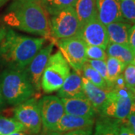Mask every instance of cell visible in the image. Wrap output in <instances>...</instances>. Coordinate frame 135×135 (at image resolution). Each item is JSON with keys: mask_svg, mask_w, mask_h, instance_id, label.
<instances>
[{"mask_svg": "<svg viewBox=\"0 0 135 135\" xmlns=\"http://www.w3.org/2000/svg\"><path fill=\"white\" fill-rule=\"evenodd\" d=\"M118 135H135V134L133 132V131L122 120V124L119 127Z\"/></svg>", "mask_w": 135, "mask_h": 135, "instance_id": "obj_30", "label": "cell"}, {"mask_svg": "<svg viewBox=\"0 0 135 135\" xmlns=\"http://www.w3.org/2000/svg\"><path fill=\"white\" fill-rule=\"evenodd\" d=\"M122 121L135 134V114H131L125 119H122Z\"/></svg>", "mask_w": 135, "mask_h": 135, "instance_id": "obj_32", "label": "cell"}, {"mask_svg": "<svg viewBox=\"0 0 135 135\" xmlns=\"http://www.w3.org/2000/svg\"><path fill=\"white\" fill-rule=\"evenodd\" d=\"M34 1H36V2H40V0H34Z\"/></svg>", "mask_w": 135, "mask_h": 135, "instance_id": "obj_38", "label": "cell"}, {"mask_svg": "<svg viewBox=\"0 0 135 135\" xmlns=\"http://www.w3.org/2000/svg\"><path fill=\"white\" fill-rule=\"evenodd\" d=\"M77 37L86 45L98 46L104 49L107 48L109 43L106 26L101 23L98 16L81 26Z\"/></svg>", "mask_w": 135, "mask_h": 135, "instance_id": "obj_10", "label": "cell"}, {"mask_svg": "<svg viewBox=\"0 0 135 135\" xmlns=\"http://www.w3.org/2000/svg\"><path fill=\"white\" fill-rule=\"evenodd\" d=\"M0 86L5 102L14 106L32 98L36 92L26 68H7L1 74Z\"/></svg>", "mask_w": 135, "mask_h": 135, "instance_id": "obj_3", "label": "cell"}, {"mask_svg": "<svg viewBox=\"0 0 135 135\" xmlns=\"http://www.w3.org/2000/svg\"><path fill=\"white\" fill-rule=\"evenodd\" d=\"M8 26L27 33L47 38L50 20L40 2L34 0H15L4 17Z\"/></svg>", "mask_w": 135, "mask_h": 135, "instance_id": "obj_2", "label": "cell"}, {"mask_svg": "<svg viewBox=\"0 0 135 135\" xmlns=\"http://www.w3.org/2000/svg\"><path fill=\"white\" fill-rule=\"evenodd\" d=\"M107 56H112L120 59L126 65L131 64L135 57V52L129 44L109 42L106 48Z\"/></svg>", "mask_w": 135, "mask_h": 135, "instance_id": "obj_20", "label": "cell"}, {"mask_svg": "<svg viewBox=\"0 0 135 135\" xmlns=\"http://www.w3.org/2000/svg\"><path fill=\"white\" fill-rule=\"evenodd\" d=\"M76 0H40V3L47 14L53 15L69 7H73Z\"/></svg>", "mask_w": 135, "mask_h": 135, "instance_id": "obj_23", "label": "cell"}, {"mask_svg": "<svg viewBox=\"0 0 135 135\" xmlns=\"http://www.w3.org/2000/svg\"><path fill=\"white\" fill-rule=\"evenodd\" d=\"M42 126L45 131H53L65 114L62 98L56 95H46L38 101Z\"/></svg>", "mask_w": 135, "mask_h": 135, "instance_id": "obj_9", "label": "cell"}, {"mask_svg": "<svg viewBox=\"0 0 135 135\" xmlns=\"http://www.w3.org/2000/svg\"><path fill=\"white\" fill-rule=\"evenodd\" d=\"M4 103H5V100H4V98H3V95H2L1 86H0V110L2 109V107L4 105Z\"/></svg>", "mask_w": 135, "mask_h": 135, "instance_id": "obj_34", "label": "cell"}, {"mask_svg": "<svg viewBox=\"0 0 135 135\" xmlns=\"http://www.w3.org/2000/svg\"><path fill=\"white\" fill-rule=\"evenodd\" d=\"M128 44L135 52V24L131 26L130 30H129Z\"/></svg>", "mask_w": 135, "mask_h": 135, "instance_id": "obj_31", "label": "cell"}, {"mask_svg": "<svg viewBox=\"0 0 135 135\" xmlns=\"http://www.w3.org/2000/svg\"><path fill=\"white\" fill-rule=\"evenodd\" d=\"M131 91L132 92V95H133V99H134V101L135 102V87L134 88H133L132 89H131Z\"/></svg>", "mask_w": 135, "mask_h": 135, "instance_id": "obj_36", "label": "cell"}, {"mask_svg": "<svg viewBox=\"0 0 135 135\" xmlns=\"http://www.w3.org/2000/svg\"><path fill=\"white\" fill-rule=\"evenodd\" d=\"M82 79L83 86L85 96L90 101L92 106L95 107V109L98 113L99 110H101V107L103 106V104L106 101L107 93L109 91H107V90L96 86L95 85L89 82L85 77H82Z\"/></svg>", "mask_w": 135, "mask_h": 135, "instance_id": "obj_17", "label": "cell"}, {"mask_svg": "<svg viewBox=\"0 0 135 135\" xmlns=\"http://www.w3.org/2000/svg\"><path fill=\"white\" fill-rule=\"evenodd\" d=\"M80 74H81L82 77H85L89 82L95 85L96 86L103 89L104 90H107V91H110V89H109V87L107 84L105 80L102 77V76L96 70H95L86 62L82 67Z\"/></svg>", "mask_w": 135, "mask_h": 135, "instance_id": "obj_22", "label": "cell"}, {"mask_svg": "<svg viewBox=\"0 0 135 135\" xmlns=\"http://www.w3.org/2000/svg\"><path fill=\"white\" fill-rule=\"evenodd\" d=\"M120 8L124 19L135 24V0H120Z\"/></svg>", "mask_w": 135, "mask_h": 135, "instance_id": "obj_25", "label": "cell"}, {"mask_svg": "<svg viewBox=\"0 0 135 135\" xmlns=\"http://www.w3.org/2000/svg\"><path fill=\"white\" fill-rule=\"evenodd\" d=\"M53 47H54V44L51 42L47 44L46 47H42L35 56L32 60L28 65V66L26 68V73L36 92H40V90L41 89V77L45 67L47 64L49 58L51 56Z\"/></svg>", "mask_w": 135, "mask_h": 135, "instance_id": "obj_11", "label": "cell"}, {"mask_svg": "<svg viewBox=\"0 0 135 135\" xmlns=\"http://www.w3.org/2000/svg\"><path fill=\"white\" fill-rule=\"evenodd\" d=\"M54 44H56L70 67L74 71L80 73L87 59L86 44L78 37L58 40Z\"/></svg>", "mask_w": 135, "mask_h": 135, "instance_id": "obj_8", "label": "cell"}, {"mask_svg": "<svg viewBox=\"0 0 135 135\" xmlns=\"http://www.w3.org/2000/svg\"><path fill=\"white\" fill-rule=\"evenodd\" d=\"M70 73V65L59 50L49 58L41 77V89L47 94L57 92Z\"/></svg>", "mask_w": 135, "mask_h": 135, "instance_id": "obj_5", "label": "cell"}, {"mask_svg": "<svg viewBox=\"0 0 135 135\" xmlns=\"http://www.w3.org/2000/svg\"><path fill=\"white\" fill-rule=\"evenodd\" d=\"M95 122L92 135H118L122 120L99 116Z\"/></svg>", "mask_w": 135, "mask_h": 135, "instance_id": "obj_19", "label": "cell"}, {"mask_svg": "<svg viewBox=\"0 0 135 135\" xmlns=\"http://www.w3.org/2000/svg\"><path fill=\"white\" fill-rule=\"evenodd\" d=\"M73 8L81 26L98 16L96 0H76Z\"/></svg>", "mask_w": 135, "mask_h": 135, "instance_id": "obj_18", "label": "cell"}, {"mask_svg": "<svg viewBox=\"0 0 135 135\" xmlns=\"http://www.w3.org/2000/svg\"><path fill=\"white\" fill-rule=\"evenodd\" d=\"M47 132L44 134V135H62L63 133H60L58 131H46Z\"/></svg>", "mask_w": 135, "mask_h": 135, "instance_id": "obj_33", "label": "cell"}, {"mask_svg": "<svg viewBox=\"0 0 135 135\" xmlns=\"http://www.w3.org/2000/svg\"><path fill=\"white\" fill-rule=\"evenodd\" d=\"M131 64H133L134 65H135V57H134V60H133V62H132V63H131Z\"/></svg>", "mask_w": 135, "mask_h": 135, "instance_id": "obj_37", "label": "cell"}, {"mask_svg": "<svg viewBox=\"0 0 135 135\" xmlns=\"http://www.w3.org/2000/svg\"><path fill=\"white\" fill-rule=\"evenodd\" d=\"M122 75L125 80L126 86L129 89L135 87V65L133 64H128L126 65Z\"/></svg>", "mask_w": 135, "mask_h": 135, "instance_id": "obj_28", "label": "cell"}, {"mask_svg": "<svg viewBox=\"0 0 135 135\" xmlns=\"http://www.w3.org/2000/svg\"><path fill=\"white\" fill-rule=\"evenodd\" d=\"M65 113L88 118H96L98 115L95 107L86 97L62 98Z\"/></svg>", "mask_w": 135, "mask_h": 135, "instance_id": "obj_13", "label": "cell"}, {"mask_svg": "<svg viewBox=\"0 0 135 135\" xmlns=\"http://www.w3.org/2000/svg\"><path fill=\"white\" fill-rule=\"evenodd\" d=\"M98 17L105 26L117 21H127L122 15L120 0H96Z\"/></svg>", "mask_w": 135, "mask_h": 135, "instance_id": "obj_12", "label": "cell"}, {"mask_svg": "<svg viewBox=\"0 0 135 135\" xmlns=\"http://www.w3.org/2000/svg\"><path fill=\"white\" fill-rule=\"evenodd\" d=\"M135 114V102L132 92L128 87H115L107 93L104 104L98 115L122 120Z\"/></svg>", "mask_w": 135, "mask_h": 135, "instance_id": "obj_4", "label": "cell"}, {"mask_svg": "<svg viewBox=\"0 0 135 135\" xmlns=\"http://www.w3.org/2000/svg\"><path fill=\"white\" fill-rule=\"evenodd\" d=\"M23 131H24V127L15 118L0 116V135H8Z\"/></svg>", "mask_w": 135, "mask_h": 135, "instance_id": "obj_24", "label": "cell"}, {"mask_svg": "<svg viewBox=\"0 0 135 135\" xmlns=\"http://www.w3.org/2000/svg\"><path fill=\"white\" fill-rule=\"evenodd\" d=\"M15 119L24 127V131L30 135H38L42 130V122L38 101L33 98L17 105L14 110Z\"/></svg>", "mask_w": 135, "mask_h": 135, "instance_id": "obj_7", "label": "cell"}, {"mask_svg": "<svg viewBox=\"0 0 135 135\" xmlns=\"http://www.w3.org/2000/svg\"><path fill=\"white\" fill-rule=\"evenodd\" d=\"M95 122V118L75 116L65 113L53 131L65 133L71 131L91 128L93 127Z\"/></svg>", "mask_w": 135, "mask_h": 135, "instance_id": "obj_14", "label": "cell"}, {"mask_svg": "<svg viewBox=\"0 0 135 135\" xmlns=\"http://www.w3.org/2000/svg\"><path fill=\"white\" fill-rule=\"evenodd\" d=\"M80 23L73 7H69L51 15L50 20V33L53 43L58 40L77 37Z\"/></svg>", "mask_w": 135, "mask_h": 135, "instance_id": "obj_6", "label": "cell"}, {"mask_svg": "<svg viewBox=\"0 0 135 135\" xmlns=\"http://www.w3.org/2000/svg\"><path fill=\"white\" fill-rule=\"evenodd\" d=\"M2 0H0V2H2Z\"/></svg>", "mask_w": 135, "mask_h": 135, "instance_id": "obj_39", "label": "cell"}, {"mask_svg": "<svg viewBox=\"0 0 135 135\" xmlns=\"http://www.w3.org/2000/svg\"><path fill=\"white\" fill-rule=\"evenodd\" d=\"M86 57L89 59L106 60L107 58L106 49L98 46L86 45Z\"/></svg>", "mask_w": 135, "mask_h": 135, "instance_id": "obj_27", "label": "cell"}, {"mask_svg": "<svg viewBox=\"0 0 135 135\" xmlns=\"http://www.w3.org/2000/svg\"><path fill=\"white\" fill-rule=\"evenodd\" d=\"M0 34H1V32H0Z\"/></svg>", "mask_w": 135, "mask_h": 135, "instance_id": "obj_40", "label": "cell"}, {"mask_svg": "<svg viewBox=\"0 0 135 135\" xmlns=\"http://www.w3.org/2000/svg\"><path fill=\"white\" fill-rule=\"evenodd\" d=\"M46 38H32L8 29L0 34V59L7 68L25 69L43 47Z\"/></svg>", "mask_w": 135, "mask_h": 135, "instance_id": "obj_1", "label": "cell"}, {"mask_svg": "<svg viewBox=\"0 0 135 135\" xmlns=\"http://www.w3.org/2000/svg\"><path fill=\"white\" fill-rule=\"evenodd\" d=\"M8 135H30L29 134H27L26 132L25 131H17V132H14V133H11Z\"/></svg>", "mask_w": 135, "mask_h": 135, "instance_id": "obj_35", "label": "cell"}, {"mask_svg": "<svg viewBox=\"0 0 135 135\" xmlns=\"http://www.w3.org/2000/svg\"><path fill=\"white\" fill-rule=\"evenodd\" d=\"M89 65H91L95 70H96L98 72L101 74L102 77L105 80L107 84L111 90L109 83L108 74H107V69L106 60H101V59H87L86 61Z\"/></svg>", "mask_w": 135, "mask_h": 135, "instance_id": "obj_26", "label": "cell"}, {"mask_svg": "<svg viewBox=\"0 0 135 135\" xmlns=\"http://www.w3.org/2000/svg\"><path fill=\"white\" fill-rule=\"evenodd\" d=\"M106 63L110 87L111 89H113L114 83L117 78L122 74L126 67V65L120 59L112 56H107Z\"/></svg>", "mask_w": 135, "mask_h": 135, "instance_id": "obj_21", "label": "cell"}, {"mask_svg": "<svg viewBox=\"0 0 135 135\" xmlns=\"http://www.w3.org/2000/svg\"><path fill=\"white\" fill-rule=\"evenodd\" d=\"M93 133V127L74 130L71 131H68L65 133H63L62 135H92Z\"/></svg>", "mask_w": 135, "mask_h": 135, "instance_id": "obj_29", "label": "cell"}, {"mask_svg": "<svg viewBox=\"0 0 135 135\" xmlns=\"http://www.w3.org/2000/svg\"><path fill=\"white\" fill-rule=\"evenodd\" d=\"M57 96L61 98L86 97L83 91L81 74L75 71L70 73L62 87L57 91Z\"/></svg>", "mask_w": 135, "mask_h": 135, "instance_id": "obj_15", "label": "cell"}, {"mask_svg": "<svg viewBox=\"0 0 135 135\" xmlns=\"http://www.w3.org/2000/svg\"><path fill=\"white\" fill-rule=\"evenodd\" d=\"M131 24L128 21H117L107 25L109 42L128 44V35Z\"/></svg>", "mask_w": 135, "mask_h": 135, "instance_id": "obj_16", "label": "cell"}]
</instances>
